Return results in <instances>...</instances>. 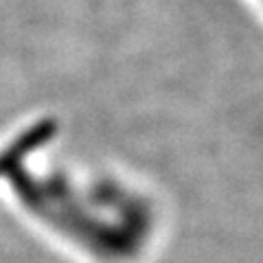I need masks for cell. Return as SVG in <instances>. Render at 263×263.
<instances>
[{"label":"cell","mask_w":263,"mask_h":263,"mask_svg":"<svg viewBox=\"0 0 263 263\" xmlns=\"http://www.w3.org/2000/svg\"><path fill=\"white\" fill-rule=\"evenodd\" d=\"M53 134H55V123L46 121V123H40V125H33L31 129L24 132L20 138H15V141L0 154V176L7 174L9 169H13L27 154L35 152L37 147H42Z\"/></svg>","instance_id":"6da1fadb"}]
</instances>
